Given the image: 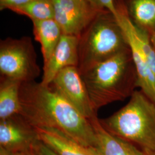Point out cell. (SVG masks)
I'll return each mask as SVG.
<instances>
[{
    "instance_id": "1",
    "label": "cell",
    "mask_w": 155,
    "mask_h": 155,
    "mask_svg": "<svg viewBox=\"0 0 155 155\" xmlns=\"http://www.w3.org/2000/svg\"><path fill=\"white\" fill-rule=\"evenodd\" d=\"M20 114L35 128H51L84 147L95 150L97 136L91 121L83 116L51 84L21 83Z\"/></svg>"
},
{
    "instance_id": "2",
    "label": "cell",
    "mask_w": 155,
    "mask_h": 155,
    "mask_svg": "<svg viewBox=\"0 0 155 155\" xmlns=\"http://www.w3.org/2000/svg\"><path fill=\"white\" fill-rule=\"evenodd\" d=\"M91 105L98 109L130 97L137 87V77L129 48L81 74Z\"/></svg>"
},
{
    "instance_id": "3",
    "label": "cell",
    "mask_w": 155,
    "mask_h": 155,
    "mask_svg": "<svg viewBox=\"0 0 155 155\" xmlns=\"http://www.w3.org/2000/svg\"><path fill=\"white\" fill-rule=\"evenodd\" d=\"M128 103L111 116L100 120L107 132L143 150L155 152V103L135 90Z\"/></svg>"
},
{
    "instance_id": "4",
    "label": "cell",
    "mask_w": 155,
    "mask_h": 155,
    "mask_svg": "<svg viewBox=\"0 0 155 155\" xmlns=\"http://www.w3.org/2000/svg\"><path fill=\"white\" fill-rule=\"evenodd\" d=\"M128 48L116 16L110 12L102 11L79 38L78 68L82 74Z\"/></svg>"
},
{
    "instance_id": "5",
    "label": "cell",
    "mask_w": 155,
    "mask_h": 155,
    "mask_svg": "<svg viewBox=\"0 0 155 155\" xmlns=\"http://www.w3.org/2000/svg\"><path fill=\"white\" fill-rule=\"evenodd\" d=\"M0 73L1 77L21 83L35 81L40 74L32 39H6L0 43Z\"/></svg>"
},
{
    "instance_id": "6",
    "label": "cell",
    "mask_w": 155,
    "mask_h": 155,
    "mask_svg": "<svg viewBox=\"0 0 155 155\" xmlns=\"http://www.w3.org/2000/svg\"><path fill=\"white\" fill-rule=\"evenodd\" d=\"M63 34L79 38L101 12L87 0H52Z\"/></svg>"
},
{
    "instance_id": "7",
    "label": "cell",
    "mask_w": 155,
    "mask_h": 155,
    "mask_svg": "<svg viewBox=\"0 0 155 155\" xmlns=\"http://www.w3.org/2000/svg\"><path fill=\"white\" fill-rule=\"evenodd\" d=\"M51 84L85 118L91 120L97 117L78 67L63 69Z\"/></svg>"
},
{
    "instance_id": "8",
    "label": "cell",
    "mask_w": 155,
    "mask_h": 155,
    "mask_svg": "<svg viewBox=\"0 0 155 155\" xmlns=\"http://www.w3.org/2000/svg\"><path fill=\"white\" fill-rule=\"evenodd\" d=\"M40 141L36 129L20 114L0 120V147L12 155L35 150Z\"/></svg>"
},
{
    "instance_id": "9",
    "label": "cell",
    "mask_w": 155,
    "mask_h": 155,
    "mask_svg": "<svg viewBox=\"0 0 155 155\" xmlns=\"http://www.w3.org/2000/svg\"><path fill=\"white\" fill-rule=\"evenodd\" d=\"M117 20L121 25L131 51L137 77V87L155 103V75L137 44L127 22V16L120 4L117 5Z\"/></svg>"
},
{
    "instance_id": "10",
    "label": "cell",
    "mask_w": 155,
    "mask_h": 155,
    "mask_svg": "<svg viewBox=\"0 0 155 155\" xmlns=\"http://www.w3.org/2000/svg\"><path fill=\"white\" fill-rule=\"evenodd\" d=\"M79 38L63 34L49 59L44 63L41 83L48 86L56 75L68 67H78L79 64Z\"/></svg>"
},
{
    "instance_id": "11",
    "label": "cell",
    "mask_w": 155,
    "mask_h": 155,
    "mask_svg": "<svg viewBox=\"0 0 155 155\" xmlns=\"http://www.w3.org/2000/svg\"><path fill=\"white\" fill-rule=\"evenodd\" d=\"M41 142L58 155H99L95 150L79 144L61 131L51 128H35Z\"/></svg>"
},
{
    "instance_id": "12",
    "label": "cell",
    "mask_w": 155,
    "mask_h": 155,
    "mask_svg": "<svg viewBox=\"0 0 155 155\" xmlns=\"http://www.w3.org/2000/svg\"><path fill=\"white\" fill-rule=\"evenodd\" d=\"M97 136L96 150L99 155H145L143 150L107 132L98 117L90 120Z\"/></svg>"
},
{
    "instance_id": "13",
    "label": "cell",
    "mask_w": 155,
    "mask_h": 155,
    "mask_svg": "<svg viewBox=\"0 0 155 155\" xmlns=\"http://www.w3.org/2000/svg\"><path fill=\"white\" fill-rule=\"evenodd\" d=\"M134 25L150 33L155 28V0H118Z\"/></svg>"
},
{
    "instance_id": "14",
    "label": "cell",
    "mask_w": 155,
    "mask_h": 155,
    "mask_svg": "<svg viewBox=\"0 0 155 155\" xmlns=\"http://www.w3.org/2000/svg\"><path fill=\"white\" fill-rule=\"evenodd\" d=\"M35 38L41 45V53L45 63L59 43L63 32L59 24L54 19L33 21Z\"/></svg>"
},
{
    "instance_id": "15",
    "label": "cell",
    "mask_w": 155,
    "mask_h": 155,
    "mask_svg": "<svg viewBox=\"0 0 155 155\" xmlns=\"http://www.w3.org/2000/svg\"><path fill=\"white\" fill-rule=\"evenodd\" d=\"M21 83L18 81L1 77L0 120L20 114V90Z\"/></svg>"
},
{
    "instance_id": "16",
    "label": "cell",
    "mask_w": 155,
    "mask_h": 155,
    "mask_svg": "<svg viewBox=\"0 0 155 155\" xmlns=\"http://www.w3.org/2000/svg\"><path fill=\"white\" fill-rule=\"evenodd\" d=\"M28 17L32 21L54 19L55 9L52 0H31L13 11Z\"/></svg>"
},
{
    "instance_id": "17",
    "label": "cell",
    "mask_w": 155,
    "mask_h": 155,
    "mask_svg": "<svg viewBox=\"0 0 155 155\" xmlns=\"http://www.w3.org/2000/svg\"><path fill=\"white\" fill-rule=\"evenodd\" d=\"M127 22L134 38L155 75V49L150 41L149 33L134 25L128 16Z\"/></svg>"
},
{
    "instance_id": "18",
    "label": "cell",
    "mask_w": 155,
    "mask_h": 155,
    "mask_svg": "<svg viewBox=\"0 0 155 155\" xmlns=\"http://www.w3.org/2000/svg\"><path fill=\"white\" fill-rule=\"evenodd\" d=\"M93 5L101 11L110 12L116 16L118 13L116 0H87Z\"/></svg>"
},
{
    "instance_id": "19",
    "label": "cell",
    "mask_w": 155,
    "mask_h": 155,
    "mask_svg": "<svg viewBox=\"0 0 155 155\" xmlns=\"http://www.w3.org/2000/svg\"><path fill=\"white\" fill-rule=\"evenodd\" d=\"M31 0H0V9H9L13 11L17 8L27 4Z\"/></svg>"
},
{
    "instance_id": "20",
    "label": "cell",
    "mask_w": 155,
    "mask_h": 155,
    "mask_svg": "<svg viewBox=\"0 0 155 155\" xmlns=\"http://www.w3.org/2000/svg\"><path fill=\"white\" fill-rule=\"evenodd\" d=\"M35 152L38 155H58L41 141L36 145Z\"/></svg>"
},
{
    "instance_id": "21",
    "label": "cell",
    "mask_w": 155,
    "mask_h": 155,
    "mask_svg": "<svg viewBox=\"0 0 155 155\" xmlns=\"http://www.w3.org/2000/svg\"><path fill=\"white\" fill-rule=\"evenodd\" d=\"M149 35L150 41L155 49V28L149 33Z\"/></svg>"
},
{
    "instance_id": "22",
    "label": "cell",
    "mask_w": 155,
    "mask_h": 155,
    "mask_svg": "<svg viewBox=\"0 0 155 155\" xmlns=\"http://www.w3.org/2000/svg\"><path fill=\"white\" fill-rule=\"evenodd\" d=\"M12 155H38L35 150H32V151H28V152H21V153H15Z\"/></svg>"
},
{
    "instance_id": "23",
    "label": "cell",
    "mask_w": 155,
    "mask_h": 155,
    "mask_svg": "<svg viewBox=\"0 0 155 155\" xmlns=\"http://www.w3.org/2000/svg\"><path fill=\"white\" fill-rule=\"evenodd\" d=\"M0 155H12V153L5 148L0 147Z\"/></svg>"
},
{
    "instance_id": "24",
    "label": "cell",
    "mask_w": 155,
    "mask_h": 155,
    "mask_svg": "<svg viewBox=\"0 0 155 155\" xmlns=\"http://www.w3.org/2000/svg\"><path fill=\"white\" fill-rule=\"evenodd\" d=\"M143 151L145 152V155H155V152H152L147 150H144Z\"/></svg>"
}]
</instances>
